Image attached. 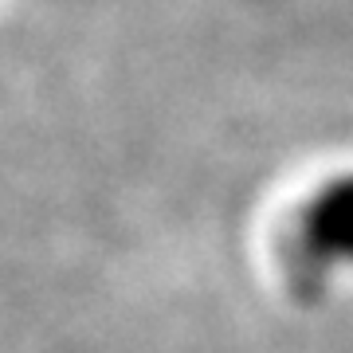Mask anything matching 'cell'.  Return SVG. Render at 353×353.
I'll return each mask as SVG.
<instances>
[{"label":"cell","instance_id":"cell-1","mask_svg":"<svg viewBox=\"0 0 353 353\" xmlns=\"http://www.w3.org/2000/svg\"><path fill=\"white\" fill-rule=\"evenodd\" d=\"M279 271L294 303L314 306L330 283L353 271V169L322 181L279 243Z\"/></svg>","mask_w":353,"mask_h":353}]
</instances>
